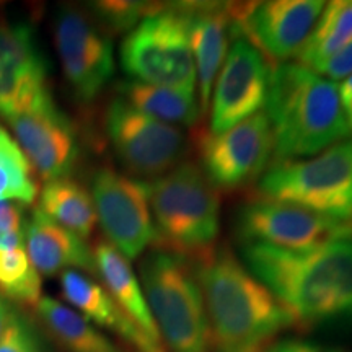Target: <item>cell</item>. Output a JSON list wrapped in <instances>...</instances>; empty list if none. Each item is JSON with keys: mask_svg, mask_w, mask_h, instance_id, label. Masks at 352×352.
Instances as JSON below:
<instances>
[{"mask_svg": "<svg viewBox=\"0 0 352 352\" xmlns=\"http://www.w3.org/2000/svg\"><path fill=\"white\" fill-rule=\"evenodd\" d=\"M44 328L69 352H118L113 342L94 324L63 302L41 297L34 307Z\"/></svg>", "mask_w": 352, "mask_h": 352, "instance_id": "obj_23", "label": "cell"}, {"mask_svg": "<svg viewBox=\"0 0 352 352\" xmlns=\"http://www.w3.org/2000/svg\"><path fill=\"white\" fill-rule=\"evenodd\" d=\"M25 243L39 276L63 274L64 271L96 272L94 250L85 239L56 223L39 209L26 219Z\"/></svg>", "mask_w": 352, "mask_h": 352, "instance_id": "obj_18", "label": "cell"}, {"mask_svg": "<svg viewBox=\"0 0 352 352\" xmlns=\"http://www.w3.org/2000/svg\"><path fill=\"white\" fill-rule=\"evenodd\" d=\"M241 253L246 267L287 308L296 327L352 320V239L310 250L252 243Z\"/></svg>", "mask_w": 352, "mask_h": 352, "instance_id": "obj_1", "label": "cell"}, {"mask_svg": "<svg viewBox=\"0 0 352 352\" xmlns=\"http://www.w3.org/2000/svg\"><path fill=\"white\" fill-rule=\"evenodd\" d=\"M0 352H46L33 324L19 311H13L0 338Z\"/></svg>", "mask_w": 352, "mask_h": 352, "instance_id": "obj_28", "label": "cell"}, {"mask_svg": "<svg viewBox=\"0 0 352 352\" xmlns=\"http://www.w3.org/2000/svg\"><path fill=\"white\" fill-rule=\"evenodd\" d=\"M243 352H264L263 349H250V351H243Z\"/></svg>", "mask_w": 352, "mask_h": 352, "instance_id": "obj_33", "label": "cell"}, {"mask_svg": "<svg viewBox=\"0 0 352 352\" xmlns=\"http://www.w3.org/2000/svg\"><path fill=\"white\" fill-rule=\"evenodd\" d=\"M157 7L145 2H95L94 10L98 19L116 32L129 33L145 15Z\"/></svg>", "mask_w": 352, "mask_h": 352, "instance_id": "obj_27", "label": "cell"}, {"mask_svg": "<svg viewBox=\"0 0 352 352\" xmlns=\"http://www.w3.org/2000/svg\"><path fill=\"white\" fill-rule=\"evenodd\" d=\"M266 116L274 164L314 157L351 135L340 85L297 63L271 69Z\"/></svg>", "mask_w": 352, "mask_h": 352, "instance_id": "obj_3", "label": "cell"}, {"mask_svg": "<svg viewBox=\"0 0 352 352\" xmlns=\"http://www.w3.org/2000/svg\"><path fill=\"white\" fill-rule=\"evenodd\" d=\"M120 59L134 82L195 91V57L179 6H157L145 15L122 39Z\"/></svg>", "mask_w": 352, "mask_h": 352, "instance_id": "obj_7", "label": "cell"}, {"mask_svg": "<svg viewBox=\"0 0 352 352\" xmlns=\"http://www.w3.org/2000/svg\"><path fill=\"white\" fill-rule=\"evenodd\" d=\"M179 8L186 19L189 43L195 57L201 113H206L210 104L215 78L226 60L228 39L232 36L228 3H183Z\"/></svg>", "mask_w": 352, "mask_h": 352, "instance_id": "obj_17", "label": "cell"}, {"mask_svg": "<svg viewBox=\"0 0 352 352\" xmlns=\"http://www.w3.org/2000/svg\"><path fill=\"white\" fill-rule=\"evenodd\" d=\"M121 96L139 111L166 124L192 126L199 120V101L191 90L131 80L121 87Z\"/></svg>", "mask_w": 352, "mask_h": 352, "instance_id": "obj_22", "label": "cell"}, {"mask_svg": "<svg viewBox=\"0 0 352 352\" xmlns=\"http://www.w3.org/2000/svg\"><path fill=\"white\" fill-rule=\"evenodd\" d=\"M91 197L108 243L126 259H135L158 241L151 209V184L113 168H100L91 179Z\"/></svg>", "mask_w": 352, "mask_h": 352, "instance_id": "obj_9", "label": "cell"}, {"mask_svg": "<svg viewBox=\"0 0 352 352\" xmlns=\"http://www.w3.org/2000/svg\"><path fill=\"white\" fill-rule=\"evenodd\" d=\"M236 233L246 245L310 250L352 239V223L287 202L256 199L236 214Z\"/></svg>", "mask_w": 352, "mask_h": 352, "instance_id": "obj_10", "label": "cell"}, {"mask_svg": "<svg viewBox=\"0 0 352 352\" xmlns=\"http://www.w3.org/2000/svg\"><path fill=\"white\" fill-rule=\"evenodd\" d=\"M6 121L44 183L69 176L78 158L77 134L51 94Z\"/></svg>", "mask_w": 352, "mask_h": 352, "instance_id": "obj_14", "label": "cell"}, {"mask_svg": "<svg viewBox=\"0 0 352 352\" xmlns=\"http://www.w3.org/2000/svg\"><path fill=\"white\" fill-rule=\"evenodd\" d=\"M199 155L202 171L217 189H239L254 182L272 158V132L266 113H256L219 134H204Z\"/></svg>", "mask_w": 352, "mask_h": 352, "instance_id": "obj_12", "label": "cell"}, {"mask_svg": "<svg viewBox=\"0 0 352 352\" xmlns=\"http://www.w3.org/2000/svg\"><path fill=\"white\" fill-rule=\"evenodd\" d=\"M38 209L82 239H88L98 223L94 197L70 176L44 183Z\"/></svg>", "mask_w": 352, "mask_h": 352, "instance_id": "obj_21", "label": "cell"}, {"mask_svg": "<svg viewBox=\"0 0 352 352\" xmlns=\"http://www.w3.org/2000/svg\"><path fill=\"white\" fill-rule=\"evenodd\" d=\"M151 209L158 241L183 258L214 248L220 232V196L201 165L182 162L151 184Z\"/></svg>", "mask_w": 352, "mask_h": 352, "instance_id": "obj_4", "label": "cell"}, {"mask_svg": "<svg viewBox=\"0 0 352 352\" xmlns=\"http://www.w3.org/2000/svg\"><path fill=\"white\" fill-rule=\"evenodd\" d=\"M267 352H342L334 347H327L316 344V342L303 340H283L272 344Z\"/></svg>", "mask_w": 352, "mask_h": 352, "instance_id": "obj_30", "label": "cell"}, {"mask_svg": "<svg viewBox=\"0 0 352 352\" xmlns=\"http://www.w3.org/2000/svg\"><path fill=\"white\" fill-rule=\"evenodd\" d=\"M340 95L342 101V108H344V114L347 124L352 132V76L347 77L346 80H342L340 85Z\"/></svg>", "mask_w": 352, "mask_h": 352, "instance_id": "obj_31", "label": "cell"}, {"mask_svg": "<svg viewBox=\"0 0 352 352\" xmlns=\"http://www.w3.org/2000/svg\"><path fill=\"white\" fill-rule=\"evenodd\" d=\"M271 67L253 44L235 38L215 78L210 132L219 134L259 113L266 104Z\"/></svg>", "mask_w": 352, "mask_h": 352, "instance_id": "obj_15", "label": "cell"}, {"mask_svg": "<svg viewBox=\"0 0 352 352\" xmlns=\"http://www.w3.org/2000/svg\"><path fill=\"white\" fill-rule=\"evenodd\" d=\"M351 41L352 0H334L324 3L315 28L297 52V64L315 70Z\"/></svg>", "mask_w": 352, "mask_h": 352, "instance_id": "obj_25", "label": "cell"}, {"mask_svg": "<svg viewBox=\"0 0 352 352\" xmlns=\"http://www.w3.org/2000/svg\"><path fill=\"white\" fill-rule=\"evenodd\" d=\"M323 8L321 0L228 3L232 36L239 34L270 60H285L297 56Z\"/></svg>", "mask_w": 352, "mask_h": 352, "instance_id": "obj_11", "label": "cell"}, {"mask_svg": "<svg viewBox=\"0 0 352 352\" xmlns=\"http://www.w3.org/2000/svg\"><path fill=\"white\" fill-rule=\"evenodd\" d=\"M94 258L96 274L101 277L104 289L113 297V300L153 342L164 346L145 300L144 289L135 272L132 271L129 259L122 256L108 241L96 243Z\"/></svg>", "mask_w": 352, "mask_h": 352, "instance_id": "obj_20", "label": "cell"}, {"mask_svg": "<svg viewBox=\"0 0 352 352\" xmlns=\"http://www.w3.org/2000/svg\"><path fill=\"white\" fill-rule=\"evenodd\" d=\"M36 195L38 184L28 158L16 140L0 127V202L28 206Z\"/></svg>", "mask_w": 352, "mask_h": 352, "instance_id": "obj_26", "label": "cell"}, {"mask_svg": "<svg viewBox=\"0 0 352 352\" xmlns=\"http://www.w3.org/2000/svg\"><path fill=\"white\" fill-rule=\"evenodd\" d=\"M192 270L217 351L261 349L279 333L296 327L287 308L227 246L196 258Z\"/></svg>", "mask_w": 352, "mask_h": 352, "instance_id": "obj_2", "label": "cell"}, {"mask_svg": "<svg viewBox=\"0 0 352 352\" xmlns=\"http://www.w3.org/2000/svg\"><path fill=\"white\" fill-rule=\"evenodd\" d=\"M104 129L114 153L127 171L157 178L182 164L186 139L178 126L148 116L118 96L104 111Z\"/></svg>", "mask_w": 352, "mask_h": 352, "instance_id": "obj_8", "label": "cell"}, {"mask_svg": "<svg viewBox=\"0 0 352 352\" xmlns=\"http://www.w3.org/2000/svg\"><path fill=\"white\" fill-rule=\"evenodd\" d=\"M60 292L70 305L90 323L109 329L122 338L138 352H166L153 342L138 324L121 310L103 285L80 271H64L59 277Z\"/></svg>", "mask_w": 352, "mask_h": 352, "instance_id": "obj_19", "label": "cell"}, {"mask_svg": "<svg viewBox=\"0 0 352 352\" xmlns=\"http://www.w3.org/2000/svg\"><path fill=\"white\" fill-rule=\"evenodd\" d=\"M140 285L162 342L171 352H210L204 300L186 258L152 250L140 263Z\"/></svg>", "mask_w": 352, "mask_h": 352, "instance_id": "obj_5", "label": "cell"}, {"mask_svg": "<svg viewBox=\"0 0 352 352\" xmlns=\"http://www.w3.org/2000/svg\"><path fill=\"white\" fill-rule=\"evenodd\" d=\"M47 64L33 30L0 23V114L12 116L50 95Z\"/></svg>", "mask_w": 352, "mask_h": 352, "instance_id": "obj_16", "label": "cell"}, {"mask_svg": "<svg viewBox=\"0 0 352 352\" xmlns=\"http://www.w3.org/2000/svg\"><path fill=\"white\" fill-rule=\"evenodd\" d=\"M0 296L8 302L36 307L41 300V276L30 261L25 230L0 235Z\"/></svg>", "mask_w": 352, "mask_h": 352, "instance_id": "obj_24", "label": "cell"}, {"mask_svg": "<svg viewBox=\"0 0 352 352\" xmlns=\"http://www.w3.org/2000/svg\"><path fill=\"white\" fill-rule=\"evenodd\" d=\"M56 50L69 87L82 101L101 94L114 76L113 44L82 12L64 7L54 26Z\"/></svg>", "mask_w": 352, "mask_h": 352, "instance_id": "obj_13", "label": "cell"}, {"mask_svg": "<svg viewBox=\"0 0 352 352\" xmlns=\"http://www.w3.org/2000/svg\"><path fill=\"white\" fill-rule=\"evenodd\" d=\"M261 199L287 202L352 223V139L311 158L279 162L258 184Z\"/></svg>", "mask_w": 352, "mask_h": 352, "instance_id": "obj_6", "label": "cell"}, {"mask_svg": "<svg viewBox=\"0 0 352 352\" xmlns=\"http://www.w3.org/2000/svg\"><path fill=\"white\" fill-rule=\"evenodd\" d=\"M13 311L15 310H13L12 303L8 302L3 296H0V338H2L3 331H6L7 323H8V320H10Z\"/></svg>", "mask_w": 352, "mask_h": 352, "instance_id": "obj_32", "label": "cell"}, {"mask_svg": "<svg viewBox=\"0 0 352 352\" xmlns=\"http://www.w3.org/2000/svg\"><path fill=\"white\" fill-rule=\"evenodd\" d=\"M328 80H346L352 76V41L314 70Z\"/></svg>", "mask_w": 352, "mask_h": 352, "instance_id": "obj_29", "label": "cell"}]
</instances>
